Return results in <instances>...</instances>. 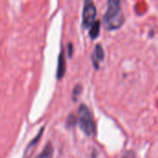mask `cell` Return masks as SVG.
<instances>
[{"label":"cell","instance_id":"1","mask_svg":"<svg viewBox=\"0 0 158 158\" xmlns=\"http://www.w3.org/2000/svg\"><path fill=\"white\" fill-rule=\"evenodd\" d=\"M125 22L120 0H107V8L104 15V25L107 31L120 29Z\"/></svg>","mask_w":158,"mask_h":158},{"label":"cell","instance_id":"8","mask_svg":"<svg viewBox=\"0 0 158 158\" xmlns=\"http://www.w3.org/2000/svg\"><path fill=\"white\" fill-rule=\"evenodd\" d=\"M68 50H69V57H71V56H72V52H73V45H72V44H71V43H69V45H68Z\"/></svg>","mask_w":158,"mask_h":158},{"label":"cell","instance_id":"7","mask_svg":"<svg viewBox=\"0 0 158 158\" xmlns=\"http://www.w3.org/2000/svg\"><path fill=\"white\" fill-rule=\"evenodd\" d=\"M52 156H53V146H52V144L49 143L45 146L44 150L42 152V154L39 156V157L38 158H52Z\"/></svg>","mask_w":158,"mask_h":158},{"label":"cell","instance_id":"5","mask_svg":"<svg viewBox=\"0 0 158 158\" xmlns=\"http://www.w3.org/2000/svg\"><path fill=\"white\" fill-rule=\"evenodd\" d=\"M65 72H66V60H65L64 51L62 50L60 52V55H59V57H58V67H57L56 78L57 79L63 78Z\"/></svg>","mask_w":158,"mask_h":158},{"label":"cell","instance_id":"2","mask_svg":"<svg viewBox=\"0 0 158 158\" xmlns=\"http://www.w3.org/2000/svg\"><path fill=\"white\" fill-rule=\"evenodd\" d=\"M79 124L81 131L88 136H91L94 131V124L92 118V115L88 107L81 105L79 109Z\"/></svg>","mask_w":158,"mask_h":158},{"label":"cell","instance_id":"6","mask_svg":"<svg viewBox=\"0 0 158 158\" xmlns=\"http://www.w3.org/2000/svg\"><path fill=\"white\" fill-rule=\"evenodd\" d=\"M100 28H101V21L95 20L94 24L89 29V36L92 40H95L98 38L100 34Z\"/></svg>","mask_w":158,"mask_h":158},{"label":"cell","instance_id":"4","mask_svg":"<svg viewBox=\"0 0 158 158\" xmlns=\"http://www.w3.org/2000/svg\"><path fill=\"white\" fill-rule=\"evenodd\" d=\"M104 58H105L104 48L100 44H96L94 52V54L92 56V61H93L94 66L95 69H99V62L103 61Z\"/></svg>","mask_w":158,"mask_h":158},{"label":"cell","instance_id":"3","mask_svg":"<svg viewBox=\"0 0 158 158\" xmlns=\"http://www.w3.org/2000/svg\"><path fill=\"white\" fill-rule=\"evenodd\" d=\"M96 18V6L94 0H84L82 9V22L81 26L83 29H90L95 21Z\"/></svg>","mask_w":158,"mask_h":158}]
</instances>
